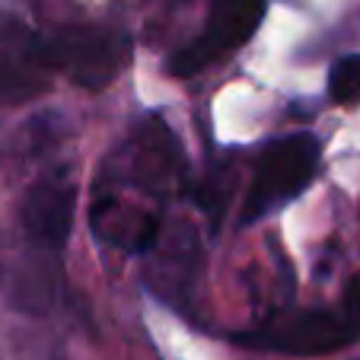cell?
<instances>
[{
  "instance_id": "1",
  "label": "cell",
  "mask_w": 360,
  "mask_h": 360,
  "mask_svg": "<svg viewBox=\"0 0 360 360\" xmlns=\"http://www.w3.org/2000/svg\"><path fill=\"white\" fill-rule=\"evenodd\" d=\"M316 169H319V141L306 131L281 137L271 147H265L243 204V224L265 217L297 195H303Z\"/></svg>"
},
{
  "instance_id": "2",
  "label": "cell",
  "mask_w": 360,
  "mask_h": 360,
  "mask_svg": "<svg viewBox=\"0 0 360 360\" xmlns=\"http://www.w3.org/2000/svg\"><path fill=\"white\" fill-rule=\"evenodd\" d=\"M124 55H128V45L122 35L96 26L51 32L35 48V58L41 64L68 74L70 80L86 89L109 86L118 77V70L124 68Z\"/></svg>"
},
{
  "instance_id": "3",
  "label": "cell",
  "mask_w": 360,
  "mask_h": 360,
  "mask_svg": "<svg viewBox=\"0 0 360 360\" xmlns=\"http://www.w3.org/2000/svg\"><path fill=\"white\" fill-rule=\"evenodd\" d=\"M360 338V319H354L345 306L338 309H309L265 326L252 335V345L271 347V351L300 354V357H316V354H332L354 345Z\"/></svg>"
},
{
  "instance_id": "4",
  "label": "cell",
  "mask_w": 360,
  "mask_h": 360,
  "mask_svg": "<svg viewBox=\"0 0 360 360\" xmlns=\"http://www.w3.org/2000/svg\"><path fill=\"white\" fill-rule=\"evenodd\" d=\"M265 13V0H211V16L201 39L185 45L172 61V74L191 77L201 68L214 64L217 58L233 55L236 48L255 35Z\"/></svg>"
},
{
  "instance_id": "5",
  "label": "cell",
  "mask_w": 360,
  "mask_h": 360,
  "mask_svg": "<svg viewBox=\"0 0 360 360\" xmlns=\"http://www.w3.org/2000/svg\"><path fill=\"white\" fill-rule=\"evenodd\" d=\"M74 207H77V188L68 172H48L22 201V230L29 243L39 245L41 252H51L64 245L70 226H74Z\"/></svg>"
},
{
  "instance_id": "6",
  "label": "cell",
  "mask_w": 360,
  "mask_h": 360,
  "mask_svg": "<svg viewBox=\"0 0 360 360\" xmlns=\"http://www.w3.org/2000/svg\"><path fill=\"white\" fill-rule=\"evenodd\" d=\"M131 185L150 191V195H169L182 176V157L179 143L163 122H147L128 143L124 157Z\"/></svg>"
},
{
  "instance_id": "7",
  "label": "cell",
  "mask_w": 360,
  "mask_h": 360,
  "mask_svg": "<svg viewBox=\"0 0 360 360\" xmlns=\"http://www.w3.org/2000/svg\"><path fill=\"white\" fill-rule=\"evenodd\" d=\"M93 226H96V236L124 252H150L160 233L157 214L141 211V207H128L118 198H99L96 201Z\"/></svg>"
},
{
  "instance_id": "8",
  "label": "cell",
  "mask_w": 360,
  "mask_h": 360,
  "mask_svg": "<svg viewBox=\"0 0 360 360\" xmlns=\"http://www.w3.org/2000/svg\"><path fill=\"white\" fill-rule=\"evenodd\" d=\"M0 290L7 293V300L16 309L26 313H45L55 306V290L58 278L51 274L45 255L35 259H16L0 271Z\"/></svg>"
},
{
  "instance_id": "9",
  "label": "cell",
  "mask_w": 360,
  "mask_h": 360,
  "mask_svg": "<svg viewBox=\"0 0 360 360\" xmlns=\"http://www.w3.org/2000/svg\"><path fill=\"white\" fill-rule=\"evenodd\" d=\"M198 268V245L188 233L176 236L166 252L157 255V287L160 290H179V287H188L191 278H195Z\"/></svg>"
},
{
  "instance_id": "10",
  "label": "cell",
  "mask_w": 360,
  "mask_h": 360,
  "mask_svg": "<svg viewBox=\"0 0 360 360\" xmlns=\"http://www.w3.org/2000/svg\"><path fill=\"white\" fill-rule=\"evenodd\" d=\"M328 93L335 102L351 105L360 102V55H347L328 70Z\"/></svg>"
},
{
  "instance_id": "11",
  "label": "cell",
  "mask_w": 360,
  "mask_h": 360,
  "mask_svg": "<svg viewBox=\"0 0 360 360\" xmlns=\"http://www.w3.org/2000/svg\"><path fill=\"white\" fill-rule=\"evenodd\" d=\"M341 306H345V309L354 316V319H360V274H357V278H351V284H347Z\"/></svg>"
},
{
  "instance_id": "12",
  "label": "cell",
  "mask_w": 360,
  "mask_h": 360,
  "mask_svg": "<svg viewBox=\"0 0 360 360\" xmlns=\"http://www.w3.org/2000/svg\"><path fill=\"white\" fill-rule=\"evenodd\" d=\"M357 360H360V357H357Z\"/></svg>"
}]
</instances>
